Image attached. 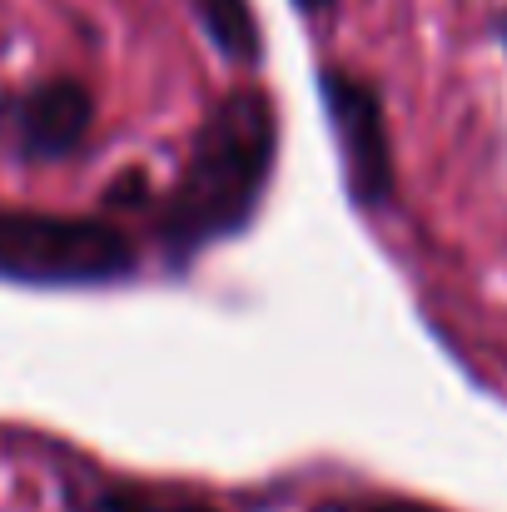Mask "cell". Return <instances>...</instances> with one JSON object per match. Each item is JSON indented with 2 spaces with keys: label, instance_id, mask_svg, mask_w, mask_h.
Segmentation results:
<instances>
[{
  "label": "cell",
  "instance_id": "cell-1",
  "mask_svg": "<svg viewBox=\"0 0 507 512\" xmlns=\"http://www.w3.org/2000/svg\"><path fill=\"white\" fill-rule=\"evenodd\" d=\"M279 160V110L264 90H229L194 130L169 194L155 204V244L169 269L244 234L269 194Z\"/></svg>",
  "mask_w": 507,
  "mask_h": 512
},
{
  "label": "cell",
  "instance_id": "cell-2",
  "mask_svg": "<svg viewBox=\"0 0 507 512\" xmlns=\"http://www.w3.org/2000/svg\"><path fill=\"white\" fill-rule=\"evenodd\" d=\"M140 269L135 239L110 219L0 209V279L25 289H100Z\"/></svg>",
  "mask_w": 507,
  "mask_h": 512
},
{
  "label": "cell",
  "instance_id": "cell-3",
  "mask_svg": "<svg viewBox=\"0 0 507 512\" xmlns=\"http://www.w3.org/2000/svg\"><path fill=\"white\" fill-rule=\"evenodd\" d=\"M319 100L329 115L343 165V189L363 214H378L398 194V165H393V135H388V110L373 80L324 65L319 70Z\"/></svg>",
  "mask_w": 507,
  "mask_h": 512
},
{
  "label": "cell",
  "instance_id": "cell-4",
  "mask_svg": "<svg viewBox=\"0 0 507 512\" xmlns=\"http://www.w3.org/2000/svg\"><path fill=\"white\" fill-rule=\"evenodd\" d=\"M90 125H95V95L70 75L0 90V150L25 165L70 160L90 140Z\"/></svg>",
  "mask_w": 507,
  "mask_h": 512
},
{
  "label": "cell",
  "instance_id": "cell-5",
  "mask_svg": "<svg viewBox=\"0 0 507 512\" xmlns=\"http://www.w3.org/2000/svg\"><path fill=\"white\" fill-rule=\"evenodd\" d=\"M189 10L224 60H234V65L264 60V35H259V15L249 0H189Z\"/></svg>",
  "mask_w": 507,
  "mask_h": 512
},
{
  "label": "cell",
  "instance_id": "cell-6",
  "mask_svg": "<svg viewBox=\"0 0 507 512\" xmlns=\"http://www.w3.org/2000/svg\"><path fill=\"white\" fill-rule=\"evenodd\" d=\"M65 512H214L209 503L189 498H165L150 488L130 483H70L65 488Z\"/></svg>",
  "mask_w": 507,
  "mask_h": 512
},
{
  "label": "cell",
  "instance_id": "cell-7",
  "mask_svg": "<svg viewBox=\"0 0 507 512\" xmlns=\"http://www.w3.org/2000/svg\"><path fill=\"white\" fill-rule=\"evenodd\" d=\"M314 512H443V508L418 503V498H334V503H319Z\"/></svg>",
  "mask_w": 507,
  "mask_h": 512
},
{
  "label": "cell",
  "instance_id": "cell-8",
  "mask_svg": "<svg viewBox=\"0 0 507 512\" xmlns=\"http://www.w3.org/2000/svg\"><path fill=\"white\" fill-rule=\"evenodd\" d=\"M334 5L338 0H294V10H299V15H329Z\"/></svg>",
  "mask_w": 507,
  "mask_h": 512
},
{
  "label": "cell",
  "instance_id": "cell-9",
  "mask_svg": "<svg viewBox=\"0 0 507 512\" xmlns=\"http://www.w3.org/2000/svg\"><path fill=\"white\" fill-rule=\"evenodd\" d=\"M493 40L503 45V55H507V5L498 10V15H493Z\"/></svg>",
  "mask_w": 507,
  "mask_h": 512
}]
</instances>
